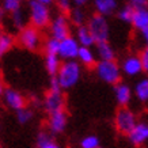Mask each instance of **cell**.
I'll list each match as a JSON object with an SVG mask.
<instances>
[{
    "mask_svg": "<svg viewBox=\"0 0 148 148\" xmlns=\"http://www.w3.org/2000/svg\"><path fill=\"white\" fill-rule=\"evenodd\" d=\"M98 56L95 53V50L88 46H80L79 54H77V61L86 68H94L95 64L98 63Z\"/></svg>",
    "mask_w": 148,
    "mask_h": 148,
    "instance_id": "cell-16",
    "label": "cell"
},
{
    "mask_svg": "<svg viewBox=\"0 0 148 148\" xmlns=\"http://www.w3.org/2000/svg\"><path fill=\"white\" fill-rule=\"evenodd\" d=\"M23 7V0H1V10L5 14H11Z\"/></svg>",
    "mask_w": 148,
    "mask_h": 148,
    "instance_id": "cell-29",
    "label": "cell"
},
{
    "mask_svg": "<svg viewBox=\"0 0 148 148\" xmlns=\"http://www.w3.org/2000/svg\"><path fill=\"white\" fill-rule=\"evenodd\" d=\"M128 140L136 147L148 143V121H139L133 130L128 135Z\"/></svg>",
    "mask_w": 148,
    "mask_h": 148,
    "instance_id": "cell-13",
    "label": "cell"
},
{
    "mask_svg": "<svg viewBox=\"0 0 148 148\" xmlns=\"http://www.w3.org/2000/svg\"><path fill=\"white\" fill-rule=\"evenodd\" d=\"M54 5L57 7L58 12L68 14L75 5H73V0H54Z\"/></svg>",
    "mask_w": 148,
    "mask_h": 148,
    "instance_id": "cell-31",
    "label": "cell"
},
{
    "mask_svg": "<svg viewBox=\"0 0 148 148\" xmlns=\"http://www.w3.org/2000/svg\"><path fill=\"white\" fill-rule=\"evenodd\" d=\"M75 37L77 38V41H79V44H80L82 46L92 48V46H95V44H97V41H95L94 36H92V33L90 32V29H88L87 25L76 27V30H75Z\"/></svg>",
    "mask_w": 148,
    "mask_h": 148,
    "instance_id": "cell-17",
    "label": "cell"
},
{
    "mask_svg": "<svg viewBox=\"0 0 148 148\" xmlns=\"http://www.w3.org/2000/svg\"><path fill=\"white\" fill-rule=\"evenodd\" d=\"M16 42L21 48L29 50V52H37V50L42 49V44H44L42 30L29 23L26 27H23L22 30L18 32Z\"/></svg>",
    "mask_w": 148,
    "mask_h": 148,
    "instance_id": "cell-4",
    "label": "cell"
},
{
    "mask_svg": "<svg viewBox=\"0 0 148 148\" xmlns=\"http://www.w3.org/2000/svg\"><path fill=\"white\" fill-rule=\"evenodd\" d=\"M90 3V0H73V5L75 7H84Z\"/></svg>",
    "mask_w": 148,
    "mask_h": 148,
    "instance_id": "cell-35",
    "label": "cell"
},
{
    "mask_svg": "<svg viewBox=\"0 0 148 148\" xmlns=\"http://www.w3.org/2000/svg\"><path fill=\"white\" fill-rule=\"evenodd\" d=\"M80 148H98L99 147V139L95 135H87L79 141Z\"/></svg>",
    "mask_w": 148,
    "mask_h": 148,
    "instance_id": "cell-30",
    "label": "cell"
},
{
    "mask_svg": "<svg viewBox=\"0 0 148 148\" xmlns=\"http://www.w3.org/2000/svg\"><path fill=\"white\" fill-rule=\"evenodd\" d=\"M95 12L110 16L118 11V0H91Z\"/></svg>",
    "mask_w": 148,
    "mask_h": 148,
    "instance_id": "cell-14",
    "label": "cell"
},
{
    "mask_svg": "<svg viewBox=\"0 0 148 148\" xmlns=\"http://www.w3.org/2000/svg\"><path fill=\"white\" fill-rule=\"evenodd\" d=\"M80 44L75 36H69L60 41V50L58 56L63 61L67 60H77V54L80 50Z\"/></svg>",
    "mask_w": 148,
    "mask_h": 148,
    "instance_id": "cell-10",
    "label": "cell"
},
{
    "mask_svg": "<svg viewBox=\"0 0 148 148\" xmlns=\"http://www.w3.org/2000/svg\"><path fill=\"white\" fill-rule=\"evenodd\" d=\"M27 14H29V23L36 26L40 30L48 29L52 19H53L50 5L42 4L37 0L27 1Z\"/></svg>",
    "mask_w": 148,
    "mask_h": 148,
    "instance_id": "cell-2",
    "label": "cell"
},
{
    "mask_svg": "<svg viewBox=\"0 0 148 148\" xmlns=\"http://www.w3.org/2000/svg\"><path fill=\"white\" fill-rule=\"evenodd\" d=\"M42 108L48 114L64 110V108H65V98H64L63 91L48 90V92L42 99Z\"/></svg>",
    "mask_w": 148,
    "mask_h": 148,
    "instance_id": "cell-9",
    "label": "cell"
},
{
    "mask_svg": "<svg viewBox=\"0 0 148 148\" xmlns=\"http://www.w3.org/2000/svg\"><path fill=\"white\" fill-rule=\"evenodd\" d=\"M15 42H16V38L12 34H10L7 32L0 33V54L4 56L5 53H8L10 50L14 48Z\"/></svg>",
    "mask_w": 148,
    "mask_h": 148,
    "instance_id": "cell-25",
    "label": "cell"
},
{
    "mask_svg": "<svg viewBox=\"0 0 148 148\" xmlns=\"http://www.w3.org/2000/svg\"><path fill=\"white\" fill-rule=\"evenodd\" d=\"M128 3L132 4L135 8H143L148 7V0H128Z\"/></svg>",
    "mask_w": 148,
    "mask_h": 148,
    "instance_id": "cell-33",
    "label": "cell"
},
{
    "mask_svg": "<svg viewBox=\"0 0 148 148\" xmlns=\"http://www.w3.org/2000/svg\"><path fill=\"white\" fill-rule=\"evenodd\" d=\"M71 26L72 23L69 21L68 14L58 12L57 15H54L52 22H50L48 30H49V36L57 38V40H64L67 37L72 36L71 34Z\"/></svg>",
    "mask_w": 148,
    "mask_h": 148,
    "instance_id": "cell-7",
    "label": "cell"
},
{
    "mask_svg": "<svg viewBox=\"0 0 148 148\" xmlns=\"http://www.w3.org/2000/svg\"><path fill=\"white\" fill-rule=\"evenodd\" d=\"M37 1H40V3H42V4H46V5L54 4V0H37Z\"/></svg>",
    "mask_w": 148,
    "mask_h": 148,
    "instance_id": "cell-36",
    "label": "cell"
},
{
    "mask_svg": "<svg viewBox=\"0 0 148 148\" xmlns=\"http://www.w3.org/2000/svg\"><path fill=\"white\" fill-rule=\"evenodd\" d=\"M82 67L83 65L77 60H67L61 63V67L58 69L56 77L60 86L63 87V90L73 88L79 83V80L82 79V73H83Z\"/></svg>",
    "mask_w": 148,
    "mask_h": 148,
    "instance_id": "cell-1",
    "label": "cell"
},
{
    "mask_svg": "<svg viewBox=\"0 0 148 148\" xmlns=\"http://www.w3.org/2000/svg\"><path fill=\"white\" fill-rule=\"evenodd\" d=\"M1 99L5 108L12 112H18L26 106V98L22 95V92L12 87H5L1 90Z\"/></svg>",
    "mask_w": 148,
    "mask_h": 148,
    "instance_id": "cell-8",
    "label": "cell"
},
{
    "mask_svg": "<svg viewBox=\"0 0 148 148\" xmlns=\"http://www.w3.org/2000/svg\"><path fill=\"white\" fill-rule=\"evenodd\" d=\"M132 97H133V91L126 83L120 82L118 84L114 86V98L120 106H128L132 101Z\"/></svg>",
    "mask_w": 148,
    "mask_h": 148,
    "instance_id": "cell-15",
    "label": "cell"
},
{
    "mask_svg": "<svg viewBox=\"0 0 148 148\" xmlns=\"http://www.w3.org/2000/svg\"><path fill=\"white\" fill-rule=\"evenodd\" d=\"M67 124H68V114L65 113V110L48 114L46 128L53 136L61 135L64 130L67 129Z\"/></svg>",
    "mask_w": 148,
    "mask_h": 148,
    "instance_id": "cell-12",
    "label": "cell"
},
{
    "mask_svg": "<svg viewBox=\"0 0 148 148\" xmlns=\"http://www.w3.org/2000/svg\"><path fill=\"white\" fill-rule=\"evenodd\" d=\"M132 27L137 30V32H141L144 29L148 27V7H143V8H136L135 10V15H133V19H132Z\"/></svg>",
    "mask_w": 148,
    "mask_h": 148,
    "instance_id": "cell-18",
    "label": "cell"
},
{
    "mask_svg": "<svg viewBox=\"0 0 148 148\" xmlns=\"http://www.w3.org/2000/svg\"><path fill=\"white\" fill-rule=\"evenodd\" d=\"M95 53L98 60H116V50L110 45L109 41L97 42L95 44Z\"/></svg>",
    "mask_w": 148,
    "mask_h": 148,
    "instance_id": "cell-20",
    "label": "cell"
},
{
    "mask_svg": "<svg viewBox=\"0 0 148 148\" xmlns=\"http://www.w3.org/2000/svg\"><path fill=\"white\" fill-rule=\"evenodd\" d=\"M140 33V38H141V41H143L144 46H148V27L147 29H144V30H141Z\"/></svg>",
    "mask_w": 148,
    "mask_h": 148,
    "instance_id": "cell-34",
    "label": "cell"
},
{
    "mask_svg": "<svg viewBox=\"0 0 148 148\" xmlns=\"http://www.w3.org/2000/svg\"><path fill=\"white\" fill-rule=\"evenodd\" d=\"M140 58H141V63H143L144 72L148 73V46H144L141 52H140Z\"/></svg>",
    "mask_w": 148,
    "mask_h": 148,
    "instance_id": "cell-32",
    "label": "cell"
},
{
    "mask_svg": "<svg viewBox=\"0 0 148 148\" xmlns=\"http://www.w3.org/2000/svg\"><path fill=\"white\" fill-rule=\"evenodd\" d=\"M133 94L140 103H148V76H144L136 82Z\"/></svg>",
    "mask_w": 148,
    "mask_h": 148,
    "instance_id": "cell-22",
    "label": "cell"
},
{
    "mask_svg": "<svg viewBox=\"0 0 148 148\" xmlns=\"http://www.w3.org/2000/svg\"><path fill=\"white\" fill-rule=\"evenodd\" d=\"M37 148H63L61 144L54 140L53 135L49 130H41L37 135Z\"/></svg>",
    "mask_w": 148,
    "mask_h": 148,
    "instance_id": "cell-19",
    "label": "cell"
},
{
    "mask_svg": "<svg viewBox=\"0 0 148 148\" xmlns=\"http://www.w3.org/2000/svg\"><path fill=\"white\" fill-rule=\"evenodd\" d=\"M10 23H11L12 29L19 32V30H22L23 27L27 26V23H29V14L25 12L23 7L16 10V11L10 14Z\"/></svg>",
    "mask_w": 148,
    "mask_h": 148,
    "instance_id": "cell-21",
    "label": "cell"
},
{
    "mask_svg": "<svg viewBox=\"0 0 148 148\" xmlns=\"http://www.w3.org/2000/svg\"><path fill=\"white\" fill-rule=\"evenodd\" d=\"M135 7L129 3H126L121 7V8H118L117 11V18L120 19L121 22L124 23H132V19H133V15H135Z\"/></svg>",
    "mask_w": 148,
    "mask_h": 148,
    "instance_id": "cell-27",
    "label": "cell"
},
{
    "mask_svg": "<svg viewBox=\"0 0 148 148\" xmlns=\"http://www.w3.org/2000/svg\"><path fill=\"white\" fill-rule=\"evenodd\" d=\"M58 50H60V40L52 36L46 37L44 40V44H42L44 54H58Z\"/></svg>",
    "mask_w": 148,
    "mask_h": 148,
    "instance_id": "cell-26",
    "label": "cell"
},
{
    "mask_svg": "<svg viewBox=\"0 0 148 148\" xmlns=\"http://www.w3.org/2000/svg\"><path fill=\"white\" fill-rule=\"evenodd\" d=\"M87 26L92 33L95 41L97 42H103V41H109L110 37V26H109L108 16L101 15V14L95 12L91 16H88L87 21Z\"/></svg>",
    "mask_w": 148,
    "mask_h": 148,
    "instance_id": "cell-6",
    "label": "cell"
},
{
    "mask_svg": "<svg viewBox=\"0 0 148 148\" xmlns=\"http://www.w3.org/2000/svg\"><path fill=\"white\" fill-rule=\"evenodd\" d=\"M98 148H102V147H98Z\"/></svg>",
    "mask_w": 148,
    "mask_h": 148,
    "instance_id": "cell-37",
    "label": "cell"
},
{
    "mask_svg": "<svg viewBox=\"0 0 148 148\" xmlns=\"http://www.w3.org/2000/svg\"><path fill=\"white\" fill-rule=\"evenodd\" d=\"M68 16H69V21H71L72 26H75V27L87 25V21H88V16H87V14H86L83 7H73L68 12Z\"/></svg>",
    "mask_w": 148,
    "mask_h": 148,
    "instance_id": "cell-24",
    "label": "cell"
},
{
    "mask_svg": "<svg viewBox=\"0 0 148 148\" xmlns=\"http://www.w3.org/2000/svg\"><path fill=\"white\" fill-rule=\"evenodd\" d=\"M15 113H16V120H18V122L22 124V125L29 124V122L34 118V112H33L30 108H27V106H25L23 109H21V110H18V112H15Z\"/></svg>",
    "mask_w": 148,
    "mask_h": 148,
    "instance_id": "cell-28",
    "label": "cell"
},
{
    "mask_svg": "<svg viewBox=\"0 0 148 148\" xmlns=\"http://www.w3.org/2000/svg\"><path fill=\"white\" fill-rule=\"evenodd\" d=\"M120 65H121L122 73L128 77H136L139 76L141 72H144L140 54H128L126 57L121 60Z\"/></svg>",
    "mask_w": 148,
    "mask_h": 148,
    "instance_id": "cell-11",
    "label": "cell"
},
{
    "mask_svg": "<svg viewBox=\"0 0 148 148\" xmlns=\"http://www.w3.org/2000/svg\"><path fill=\"white\" fill-rule=\"evenodd\" d=\"M63 60L60 58L58 54H45L44 57V65H45L46 72L49 73V76H56L58 69L61 67Z\"/></svg>",
    "mask_w": 148,
    "mask_h": 148,
    "instance_id": "cell-23",
    "label": "cell"
},
{
    "mask_svg": "<svg viewBox=\"0 0 148 148\" xmlns=\"http://www.w3.org/2000/svg\"><path fill=\"white\" fill-rule=\"evenodd\" d=\"M137 117H136L135 112L130 110L126 106H120V109L116 112L114 116V126L118 133L121 135H129L133 130L136 125H137Z\"/></svg>",
    "mask_w": 148,
    "mask_h": 148,
    "instance_id": "cell-5",
    "label": "cell"
},
{
    "mask_svg": "<svg viewBox=\"0 0 148 148\" xmlns=\"http://www.w3.org/2000/svg\"><path fill=\"white\" fill-rule=\"evenodd\" d=\"M94 71L97 77L106 84L116 86L121 82L122 69L120 63H117L116 60H98Z\"/></svg>",
    "mask_w": 148,
    "mask_h": 148,
    "instance_id": "cell-3",
    "label": "cell"
}]
</instances>
